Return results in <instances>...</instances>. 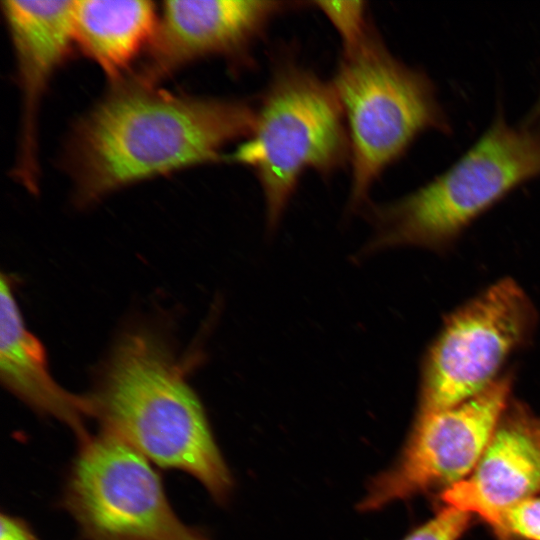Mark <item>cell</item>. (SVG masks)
I'll list each match as a JSON object with an SVG mask.
<instances>
[{"instance_id":"cell-1","label":"cell","mask_w":540,"mask_h":540,"mask_svg":"<svg viewBox=\"0 0 540 540\" xmlns=\"http://www.w3.org/2000/svg\"><path fill=\"white\" fill-rule=\"evenodd\" d=\"M248 99L173 92L129 74L74 124L61 155L80 206L138 182L225 161L250 136Z\"/></svg>"},{"instance_id":"cell-2","label":"cell","mask_w":540,"mask_h":540,"mask_svg":"<svg viewBox=\"0 0 540 540\" xmlns=\"http://www.w3.org/2000/svg\"><path fill=\"white\" fill-rule=\"evenodd\" d=\"M88 398L101 431L160 467L188 473L216 500L229 496L231 476L203 406L158 336L124 335Z\"/></svg>"},{"instance_id":"cell-3","label":"cell","mask_w":540,"mask_h":540,"mask_svg":"<svg viewBox=\"0 0 540 540\" xmlns=\"http://www.w3.org/2000/svg\"><path fill=\"white\" fill-rule=\"evenodd\" d=\"M256 104L252 133L226 154L247 168L264 199L266 226L274 231L304 173L330 178L350 164L343 110L331 80L323 79L288 48L272 58Z\"/></svg>"},{"instance_id":"cell-4","label":"cell","mask_w":540,"mask_h":540,"mask_svg":"<svg viewBox=\"0 0 540 540\" xmlns=\"http://www.w3.org/2000/svg\"><path fill=\"white\" fill-rule=\"evenodd\" d=\"M540 176V131L510 125L499 111L447 170L407 195L367 205L372 227L360 256L396 246L441 250L480 215Z\"/></svg>"},{"instance_id":"cell-5","label":"cell","mask_w":540,"mask_h":540,"mask_svg":"<svg viewBox=\"0 0 540 540\" xmlns=\"http://www.w3.org/2000/svg\"><path fill=\"white\" fill-rule=\"evenodd\" d=\"M350 144L349 209L369 203L373 185L424 132L451 126L428 75L392 54L375 27L342 48L331 79Z\"/></svg>"},{"instance_id":"cell-6","label":"cell","mask_w":540,"mask_h":540,"mask_svg":"<svg viewBox=\"0 0 540 540\" xmlns=\"http://www.w3.org/2000/svg\"><path fill=\"white\" fill-rule=\"evenodd\" d=\"M64 505L86 540H208L175 514L151 462L103 431L80 443Z\"/></svg>"},{"instance_id":"cell-7","label":"cell","mask_w":540,"mask_h":540,"mask_svg":"<svg viewBox=\"0 0 540 540\" xmlns=\"http://www.w3.org/2000/svg\"><path fill=\"white\" fill-rule=\"evenodd\" d=\"M535 325L533 303L510 278L458 307L424 357L418 414L451 408L488 388Z\"/></svg>"},{"instance_id":"cell-8","label":"cell","mask_w":540,"mask_h":540,"mask_svg":"<svg viewBox=\"0 0 540 540\" xmlns=\"http://www.w3.org/2000/svg\"><path fill=\"white\" fill-rule=\"evenodd\" d=\"M510 374L451 408L418 414L396 463L378 475L360 502L372 511L401 499L453 486L475 468L509 404Z\"/></svg>"},{"instance_id":"cell-9","label":"cell","mask_w":540,"mask_h":540,"mask_svg":"<svg viewBox=\"0 0 540 540\" xmlns=\"http://www.w3.org/2000/svg\"><path fill=\"white\" fill-rule=\"evenodd\" d=\"M304 5L283 0L165 1L144 59L130 74L160 85L184 67L208 58H221L234 71L249 69L271 24Z\"/></svg>"},{"instance_id":"cell-10","label":"cell","mask_w":540,"mask_h":540,"mask_svg":"<svg viewBox=\"0 0 540 540\" xmlns=\"http://www.w3.org/2000/svg\"><path fill=\"white\" fill-rule=\"evenodd\" d=\"M16 64L21 114L12 176L28 192H39V117L56 71L74 45L72 1L0 3Z\"/></svg>"},{"instance_id":"cell-11","label":"cell","mask_w":540,"mask_h":540,"mask_svg":"<svg viewBox=\"0 0 540 540\" xmlns=\"http://www.w3.org/2000/svg\"><path fill=\"white\" fill-rule=\"evenodd\" d=\"M540 492V416L507 406L473 471L442 499L477 514L493 529L504 511Z\"/></svg>"},{"instance_id":"cell-12","label":"cell","mask_w":540,"mask_h":540,"mask_svg":"<svg viewBox=\"0 0 540 540\" xmlns=\"http://www.w3.org/2000/svg\"><path fill=\"white\" fill-rule=\"evenodd\" d=\"M0 376L3 385L38 413L66 424L83 442L91 435L85 418H91L88 395L62 388L49 372L41 343L25 326L9 279L0 285Z\"/></svg>"},{"instance_id":"cell-13","label":"cell","mask_w":540,"mask_h":540,"mask_svg":"<svg viewBox=\"0 0 540 540\" xmlns=\"http://www.w3.org/2000/svg\"><path fill=\"white\" fill-rule=\"evenodd\" d=\"M158 18L149 0L74 1V45L114 83L128 76L136 59L145 55Z\"/></svg>"},{"instance_id":"cell-14","label":"cell","mask_w":540,"mask_h":540,"mask_svg":"<svg viewBox=\"0 0 540 540\" xmlns=\"http://www.w3.org/2000/svg\"><path fill=\"white\" fill-rule=\"evenodd\" d=\"M309 6L319 11L337 33L342 48H348L362 40L374 26L368 15L367 2L312 1Z\"/></svg>"},{"instance_id":"cell-15","label":"cell","mask_w":540,"mask_h":540,"mask_svg":"<svg viewBox=\"0 0 540 540\" xmlns=\"http://www.w3.org/2000/svg\"><path fill=\"white\" fill-rule=\"evenodd\" d=\"M494 530L500 540H540V498L530 497L508 508Z\"/></svg>"},{"instance_id":"cell-16","label":"cell","mask_w":540,"mask_h":540,"mask_svg":"<svg viewBox=\"0 0 540 540\" xmlns=\"http://www.w3.org/2000/svg\"><path fill=\"white\" fill-rule=\"evenodd\" d=\"M470 516L469 513L447 506L404 540H458L467 529Z\"/></svg>"},{"instance_id":"cell-17","label":"cell","mask_w":540,"mask_h":540,"mask_svg":"<svg viewBox=\"0 0 540 540\" xmlns=\"http://www.w3.org/2000/svg\"><path fill=\"white\" fill-rule=\"evenodd\" d=\"M0 520V540H39L23 520L5 513L1 514Z\"/></svg>"},{"instance_id":"cell-18","label":"cell","mask_w":540,"mask_h":540,"mask_svg":"<svg viewBox=\"0 0 540 540\" xmlns=\"http://www.w3.org/2000/svg\"><path fill=\"white\" fill-rule=\"evenodd\" d=\"M537 122H540V94L529 113L527 124L534 125Z\"/></svg>"}]
</instances>
